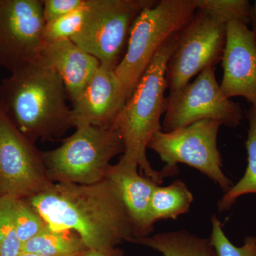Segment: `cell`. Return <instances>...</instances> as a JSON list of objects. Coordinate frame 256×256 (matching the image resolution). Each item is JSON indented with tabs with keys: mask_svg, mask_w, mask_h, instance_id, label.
Returning a JSON list of instances; mask_svg holds the SVG:
<instances>
[{
	"mask_svg": "<svg viewBox=\"0 0 256 256\" xmlns=\"http://www.w3.org/2000/svg\"><path fill=\"white\" fill-rule=\"evenodd\" d=\"M124 150L116 128L82 126L42 156L52 182L88 185L105 180L111 160Z\"/></svg>",
	"mask_w": 256,
	"mask_h": 256,
	"instance_id": "obj_5",
	"label": "cell"
},
{
	"mask_svg": "<svg viewBox=\"0 0 256 256\" xmlns=\"http://www.w3.org/2000/svg\"><path fill=\"white\" fill-rule=\"evenodd\" d=\"M249 128L246 142L248 154V166L245 174L225 192L217 204L218 212L228 210L239 197L248 194H256V111L250 107L248 112Z\"/></svg>",
	"mask_w": 256,
	"mask_h": 256,
	"instance_id": "obj_19",
	"label": "cell"
},
{
	"mask_svg": "<svg viewBox=\"0 0 256 256\" xmlns=\"http://www.w3.org/2000/svg\"><path fill=\"white\" fill-rule=\"evenodd\" d=\"M86 0H43L45 23L65 16L82 6Z\"/></svg>",
	"mask_w": 256,
	"mask_h": 256,
	"instance_id": "obj_25",
	"label": "cell"
},
{
	"mask_svg": "<svg viewBox=\"0 0 256 256\" xmlns=\"http://www.w3.org/2000/svg\"><path fill=\"white\" fill-rule=\"evenodd\" d=\"M12 212L16 234L22 244L38 235L47 226L43 217L25 198H14Z\"/></svg>",
	"mask_w": 256,
	"mask_h": 256,
	"instance_id": "obj_21",
	"label": "cell"
},
{
	"mask_svg": "<svg viewBox=\"0 0 256 256\" xmlns=\"http://www.w3.org/2000/svg\"><path fill=\"white\" fill-rule=\"evenodd\" d=\"M222 124L204 120L170 132L154 134L148 148L156 152L165 165L161 170L164 178L178 174V164H188L206 175L223 190L233 183L222 171V158L217 146L218 130Z\"/></svg>",
	"mask_w": 256,
	"mask_h": 256,
	"instance_id": "obj_6",
	"label": "cell"
},
{
	"mask_svg": "<svg viewBox=\"0 0 256 256\" xmlns=\"http://www.w3.org/2000/svg\"><path fill=\"white\" fill-rule=\"evenodd\" d=\"M196 12L195 0H160L138 15L124 54L114 68L128 98L156 52L184 28Z\"/></svg>",
	"mask_w": 256,
	"mask_h": 256,
	"instance_id": "obj_4",
	"label": "cell"
},
{
	"mask_svg": "<svg viewBox=\"0 0 256 256\" xmlns=\"http://www.w3.org/2000/svg\"><path fill=\"white\" fill-rule=\"evenodd\" d=\"M194 196L186 184L175 180L166 186L158 185L151 200L153 220H175L190 210Z\"/></svg>",
	"mask_w": 256,
	"mask_h": 256,
	"instance_id": "obj_18",
	"label": "cell"
},
{
	"mask_svg": "<svg viewBox=\"0 0 256 256\" xmlns=\"http://www.w3.org/2000/svg\"><path fill=\"white\" fill-rule=\"evenodd\" d=\"M210 222L212 234L210 240L218 256H256V237L248 236L242 246H236L224 233L218 217L212 216Z\"/></svg>",
	"mask_w": 256,
	"mask_h": 256,
	"instance_id": "obj_24",
	"label": "cell"
},
{
	"mask_svg": "<svg viewBox=\"0 0 256 256\" xmlns=\"http://www.w3.org/2000/svg\"><path fill=\"white\" fill-rule=\"evenodd\" d=\"M154 0H88L80 31L70 40L100 64L116 68L134 20Z\"/></svg>",
	"mask_w": 256,
	"mask_h": 256,
	"instance_id": "obj_7",
	"label": "cell"
},
{
	"mask_svg": "<svg viewBox=\"0 0 256 256\" xmlns=\"http://www.w3.org/2000/svg\"><path fill=\"white\" fill-rule=\"evenodd\" d=\"M88 0L85 4L65 16L46 23L45 42L70 40L82 28L87 14Z\"/></svg>",
	"mask_w": 256,
	"mask_h": 256,
	"instance_id": "obj_23",
	"label": "cell"
},
{
	"mask_svg": "<svg viewBox=\"0 0 256 256\" xmlns=\"http://www.w3.org/2000/svg\"><path fill=\"white\" fill-rule=\"evenodd\" d=\"M45 24L42 0H0V65L12 72L41 58Z\"/></svg>",
	"mask_w": 256,
	"mask_h": 256,
	"instance_id": "obj_11",
	"label": "cell"
},
{
	"mask_svg": "<svg viewBox=\"0 0 256 256\" xmlns=\"http://www.w3.org/2000/svg\"><path fill=\"white\" fill-rule=\"evenodd\" d=\"M106 178L118 190L136 230V238L148 236L156 224L152 216V196L160 184L141 174L137 165L121 159L117 164H110Z\"/></svg>",
	"mask_w": 256,
	"mask_h": 256,
	"instance_id": "obj_14",
	"label": "cell"
},
{
	"mask_svg": "<svg viewBox=\"0 0 256 256\" xmlns=\"http://www.w3.org/2000/svg\"><path fill=\"white\" fill-rule=\"evenodd\" d=\"M84 256H124V252L118 247L100 250H88Z\"/></svg>",
	"mask_w": 256,
	"mask_h": 256,
	"instance_id": "obj_26",
	"label": "cell"
},
{
	"mask_svg": "<svg viewBox=\"0 0 256 256\" xmlns=\"http://www.w3.org/2000/svg\"><path fill=\"white\" fill-rule=\"evenodd\" d=\"M13 201L10 196L0 197V256H18L22 244L16 234L13 218Z\"/></svg>",
	"mask_w": 256,
	"mask_h": 256,
	"instance_id": "obj_22",
	"label": "cell"
},
{
	"mask_svg": "<svg viewBox=\"0 0 256 256\" xmlns=\"http://www.w3.org/2000/svg\"><path fill=\"white\" fill-rule=\"evenodd\" d=\"M178 34L170 37L156 52L114 124L124 141L120 159L137 165L141 174L160 185L164 176L152 168L146 152L152 138L162 130L161 118L168 105L166 66L176 48Z\"/></svg>",
	"mask_w": 256,
	"mask_h": 256,
	"instance_id": "obj_3",
	"label": "cell"
},
{
	"mask_svg": "<svg viewBox=\"0 0 256 256\" xmlns=\"http://www.w3.org/2000/svg\"><path fill=\"white\" fill-rule=\"evenodd\" d=\"M78 234L72 230H55L48 225L38 235L25 242L22 252L50 256H65L86 252Z\"/></svg>",
	"mask_w": 256,
	"mask_h": 256,
	"instance_id": "obj_17",
	"label": "cell"
},
{
	"mask_svg": "<svg viewBox=\"0 0 256 256\" xmlns=\"http://www.w3.org/2000/svg\"><path fill=\"white\" fill-rule=\"evenodd\" d=\"M86 252H80V254H72V255H65V256H50V255H42V254H24L22 252L18 256H84Z\"/></svg>",
	"mask_w": 256,
	"mask_h": 256,
	"instance_id": "obj_28",
	"label": "cell"
},
{
	"mask_svg": "<svg viewBox=\"0 0 256 256\" xmlns=\"http://www.w3.org/2000/svg\"><path fill=\"white\" fill-rule=\"evenodd\" d=\"M168 105L162 122L163 132H170L204 120L236 128L244 118L238 104L224 95L216 80L215 66H208L192 82L166 96Z\"/></svg>",
	"mask_w": 256,
	"mask_h": 256,
	"instance_id": "obj_9",
	"label": "cell"
},
{
	"mask_svg": "<svg viewBox=\"0 0 256 256\" xmlns=\"http://www.w3.org/2000/svg\"><path fill=\"white\" fill-rule=\"evenodd\" d=\"M227 24L214 15L196 10L178 34L176 48L166 70L170 92L188 85L191 79L208 66H215L222 60Z\"/></svg>",
	"mask_w": 256,
	"mask_h": 256,
	"instance_id": "obj_8",
	"label": "cell"
},
{
	"mask_svg": "<svg viewBox=\"0 0 256 256\" xmlns=\"http://www.w3.org/2000/svg\"><path fill=\"white\" fill-rule=\"evenodd\" d=\"M250 24L252 26V31L256 34V1H255L254 4L252 6Z\"/></svg>",
	"mask_w": 256,
	"mask_h": 256,
	"instance_id": "obj_27",
	"label": "cell"
},
{
	"mask_svg": "<svg viewBox=\"0 0 256 256\" xmlns=\"http://www.w3.org/2000/svg\"><path fill=\"white\" fill-rule=\"evenodd\" d=\"M28 201L50 228L75 232L88 250L117 247L136 237L120 194L108 178L88 185L54 183Z\"/></svg>",
	"mask_w": 256,
	"mask_h": 256,
	"instance_id": "obj_1",
	"label": "cell"
},
{
	"mask_svg": "<svg viewBox=\"0 0 256 256\" xmlns=\"http://www.w3.org/2000/svg\"><path fill=\"white\" fill-rule=\"evenodd\" d=\"M63 80L72 102L78 98L100 63L70 40L46 42L42 53Z\"/></svg>",
	"mask_w": 256,
	"mask_h": 256,
	"instance_id": "obj_15",
	"label": "cell"
},
{
	"mask_svg": "<svg viewBox=\"0 0 256 256\" xmlns=\"http://www.w3.org/2000/svg\"><path fill=\"white\" fill-rule=\"evenodd\" d=\"M66 90L53 67L42 58L11 72L0 86V108L30 140H52L73 127Z\"/></svg>",
	"mask_w": 256,
	"mask_h": 256,
	"instance_id": "obj_2",
	"label": "cell"
},
{
	"mask_svg": "<svg viewBox=\"0 0 256 256\" xmlns=\"http://www.w3.org/2000/svg\"><path fill=\"white\" fill-rule=\"evenodd\" d=\"M53 184L42 152L0 108V197L28 200Z\"/></svg>",
	"mask_w": 256,
	"mask_h": 256,
	"instance_id": "obj_10",
	"label": "cell"
},
{
	"mask_svg": "<svg viewBox=\"0 0 256 256\" xmlns=\"http://www.w3.org/2000/svg\"><path fill=\"white\" fill-rule=\"evenodd\" d=\"M195 3L196 10L210 13L226 24L232 22L250 24L252 5L247 0H195Z\"/></svg>",
	"mask_w": 256,
	"mask_h": 256,
	"instance_id": "obj_20",
	"label": "cell"
},
{
	"mask_svg": "<svg viewBox=\"0 0 256 256\" xmlns=\"http://www.w3.org/2000/svg\"><path fill=\"white\" fill-rule=\"evenodd\" d=\"M129 242L150 248L163 256H218L210 238H201L185 230L133 238Z\"/></svg>",
	"mask_w": 256,
	"mask_h": 256,
	"instance_id": "obj_16",
	"label": "cell"
},
{
	"mask_svg": "<svg viewBox=\"0 0 256 256\" xmlns=\"http://www.w3.org/2000/svg\"><path fill=\"white\" fill-rule=\"evenodd\" d=\"M128 99L114 68L100 64L78 98L72 102V126L114 127Z\"/></svg>",
	"mask_w": 256,
	"mask_h": 256,
	"instance_id": "obj_13",
	"label": "cell"
},
{
	"mask_svg": "<svg viewBox=\"0 0 256 256\" xmlns=\"http://www.w3.org/2000/svg\"><path fill=\"white\" fill-rule=\"evenodd\" d=\"M220 84L228 98L242 97L256 111V34L240 22L227 24Z\"/></svg>",
	"mask_w": 256,
	"mask_h": 256,
	"instance_id": "obj_12",
	"label": "cell"
}]
</instances>
